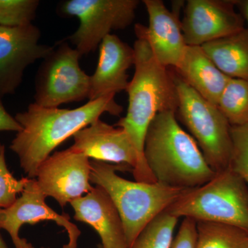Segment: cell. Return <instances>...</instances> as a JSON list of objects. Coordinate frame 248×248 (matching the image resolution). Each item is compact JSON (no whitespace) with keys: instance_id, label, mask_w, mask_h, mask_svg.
Wrapping results in <instances>:
<instances>
[{"instance_id":"cell-26","label":"cell","mask_w":248,"mask_h":248,"mask_svg":"<svg viewBox=\"0 0 248 248\" xmlns=\"http://www.w3.org/2000/svg\"><path fill=\"white\" fill-rule=\"evenodd\" d=\"M22 130V125L5 109L1 102V96L0 95V132L13 131L19 133Z\"/></svg>"},{"instance_id":"cell-27","label":"cell","mask_w":248,"mask_h":248,"mask_svg":"<svg viewBox=\"0 0 248 248\" xmlns=\"http://www.w3.org/2000/svg\"><path fill=\"white\" fill-rule=\"evenodd\" d=\"M233 1L236 9L239 10V14L248 24V0H233Z\"/></svg>"},{"instance_id":"cell-13","label":"cell","mask_w":248,"mask_h":248,"mask_svg":"<svg viewBox=\"0 0 248 248\" xmlns=\"http://www.w3.org/2000/svg\"><path fill=\"white\" fill-rule=\"evenodd\" d=\"M148 15V27L138 24V38L144 39L155 59L166 68L177 66L187 45L184 40L179 8L170 11L161 0H143Z\"/></svg>"},{"instance_id":"cell-2","label":"cell","mask_w":248,"mask_h":248,"mask_svg":"<svg viewBox=\"0 0 248 248\" xmlns=\"http://www.w3.org/2000/svg\"><path fill=\"white\" fill-rule=\"evenodd\" d=\"M133 48L135 73L125 91L128 110L115 125L126 132L138 153V166L133 172L135 181L154 184L156 180L144 158L147 132L158 114L168 111L177 113L179 100L172 71L156 61L148 42L138 38Z\"/></svg>"},{"instance_id":"cell-19","label":"cell","mask_w":248,"mask_h":248,"mask_svg":"<svg viewBox=\"0 0 248 248\" xmlns=\"http://www.w3.org/2000/svg\"><path fill=\"white\" fill-rule=\"evenodd\" d=\"M196 248H248V231L224 223L197 222Z\"/></svg>"},{"instance_id":"cell-11","label":"cell","mask_w":248,"mask_h":248,"mask_svg":"<svg viewBox=\"0 0 248 248\" xmlns=\"http://www.w3.org/2000/svg\"><path fill=\"white\" fill-rule=\"evenodd\" d=\"M40 29L33 24L20 27L0 26V95L14 94L24 71L45 59L53 46L41 45Z\"/></svg>"},{"instance_id":"cell-29","label":"cell","mask_w":248,"mask_h":248,"mask_svg":"<svg viewBox=\"0 0 248 248\" xmlns=\"http://www.w3.org/2000/svg\"><path fill=\"white\" fill-rule=\"evenodd\" d=\"M97 248H103L102 246V245L99 244V246H98Z\"/></svg>"},{"instance_id":"cell-18","label":"cell","mask_w":248,"mask_h":248,"mask_svg":"<svg viewBox=\"0 0 248 248\" xmlns=\"http://www.w3.org/2000/svg\"><path fill=\"white\" fill-rule=\"evenodd\" d=\"M202 47L222 73L248 80V28Z\"/></svg>"},{"instance_id":"cell-17","label":"cell","mask_w":248,"mask_h":248,"mask_svg":"<svg viewBox=\"0 0 248 248\" xmlns=\"http://www.w3.org/2000/svg\"><path fill=\"white\" fill-rule=\"evenodd\" d=\"M174 71L202 97L217 107L231 79L217 68L202 46H187Z\"/></svg>"},{"instance_id":"cell-25","label":"cell","mask_w":248,"mask_h":248,"mask_svg":"<svg viewBox=\"0 0 248 248\" xmlns=\"http://www.w3.org/2000/svg\"><path fill=\"white\" fill-rule=\"evenodd\" d=\"M197 238V221L184 218L170 248H196Z\"/></svg>"},{"instance_id":"cell-15","label":"cell","mask_w":248,"mask_h":248,"mask_svg":"<svg viewBox=\"0 0 248 248\" xmlns=\"http://www.w3.org/2000/svg\"><path fill=\"white\" fill-rule=\"evenodd\" d=\"M99 47L97 68L90 76L89 101L126 91L130 82L127 71L135 65L133 47L117 35H107Z\"/></svg>"},{"instance_id":"cell-20","label":"cell","mask_w":248,"mask_h":248,"mask_svg":"<svg viewBox=\"0 0 248 248\" xmlns=\"http://www.w3.org/2000/svg\"><path fill=\"white\" fill-rule=\"evenodd\" d=\"M218 107L232 126L248 124V80L231 78L222 93Z\"/></svg>"},{"instance_id":"cell-22","label":"cell","mask_w":248,"mask_h":248,"mask_svg":"<svg viewBox=\"0 0 248 248\" xmlns=\"http://www.w3.org/2000/svg\"><path fill=\"white\" fill-rule=\"evenodd\" d=\"M39 4L37 0H0V26L14 28L32 24Z\"/></svg>"},{"instance_id":"cell-23","label":"cell","mask_w":248,"mask_h":248,"mask_svg":"<svg viewBox=\"0 0 248 248\" xmlns=\"http://www.w3.org/2000/svg\"><path fill=\"white\" fill-rule=\"evenodd\" d=\"M30 179H17L8 169L6 160V147L0 144V209L9 208L22 193Z\"/></svg>"},{"instance_id":"cell-7","label":"cell","mask_w":248,"mask_h":248,"mask_svg":"<svg viewBox=\"0 0 248 248\" xmlns=\"http://www.w3.org/2000/svg\"><path fill=\"white\" fill-rule=\"evenodd\" d=\"M81 57L67 42L53 46L37 71L34 103L42 107L58 108L89 97L90 76L80 68Z\"/></svg>"},{"instance_id":"cell-28","label":"cell","mask_w":248,"mask_h":248,"mask_svg":"<svg viewBox=\"0 0 248 248\" xmlns=\"http://www.w3.org/2000/svg\"><path fill=\"white\" fill-rule=\"evenodd\" d=\"M0 248H9L6 243L4 242L1 235H0Z\"/></svg>"},{"instance_id":"cell-3","label":"cell","mask_w":248,"mask_h":248,"mask_svg":"<svg viewBox=\"0 0 248 248\" xmlns=\"http://www.w3.org/2000/svg\"><path fill=\"white\" fill-rule=\"evenodd\" d=\"M144 158L156 182L174 188L200 187L217 173L195 140L178 124L172 111L158 114L151 122L145 140Z\"/></svg>"},{"instance_id":"cell-6","label":"cell","mask_w":248,"mask_h":248,"mask_svg":"<svg viewBox=\"0 0 248 248\" xmlns=\"http://www.w3.org/2000/svg\"><path fill=\"white\" fill-rule=\"evenodd\" d=\"M179 118L215 172L229 169L232 152V125L216 105L209 102L172 71Z\"/></svg>"},{"instance_id":"cell-4","label":"cell","mask_w":248,"mask_h":248,"mask_svg":"<svg viewBox=\"0 0 248 248\" xmlns=\"http://www.w3.org/2000/svg\"><path fill=\"white\" fill-rule=\"evenodd\" d=\"M91 164L90 182L102 187L115 203L123 222L128 248L148 223L169 208L185 190L157 182L148 184L124 179L116 171L132 170L127 165L97 160Z\"/></svg>"},{"instance_id":"cell-21","label":"cell","mask_w":248,"mask_h":248,"mask_svg":"<svg viewBox=\"0 0 248 248\" xmlns=\"http://www.w3.org/2000/svg\"><path fill=\"white\" fill-rule=\"evenodd\" d=\"M178 220L165 210L142 230L130 248H170Z\"/></svg>"},{"instance_id":"cell-10","label":"cell","mask_w":248,"mask_h":248,"mask_svg":"<svg viewBox=\"0 0 248 248\" xmlns=\"http://www.w3.org/2000/svg\"><path fill=\"white\" fill-rule=\"evenodd\" d=\"M46 198L35 179H30L22 195L9 208L0 209V229L9 233L15 248H35L27 239L20 237V228L27 223L34 225L42 221H52L67 232L68 242L63 248H78L81 231L70 221L68 214L60 215L49 207Z\"/></svg>"},{"instance_id":"cell-9","label":"cell","mask_w":248,"mask_h":248,"mask_svg":"<svg viewBox=\"0 0 248 248\" xmlns=\"http://www.w3.org/2000/svg\"><path fill=\"white\" fill-rule=\"evenodd\" d=\"M91 172L89 158L69 148L44 161L37 169L35 180L46 197H52L63 208L93 190Z\"/></svg>"},{"instance_id":"cell-16","label":"cell","mask_w":248,"mask_h":248,"mask_svg":"<svg viewBox=\"0 0 248 248\" xmlns=\"http://www.w3.org/2000/svg\"><path fill=\"white\" fill-rule=\"evenodd\" d=\"M76 221L94 228L103 248H128L123 222L110 196L99 186L85 196L72 201Z\"/></svg>"},{"instance_id":"cell-24","label":"cell","mask_w":248,"mask_h":248,"mask_svg":"<svg viewBox=\"0 0 248 248\" xmlns=\"http://www.w3.org/2000/svg\"><path fill=\"white\" fill-rule=\"evenodd\" d=\"M232 152L230 169L239 174L248 186V124L231 128Z\"/></svg>"},{"instance_id":"cell-5","label":"cell","mask_w":248,"mask_h":248,"mask_svg":"<svg viewBox=\"0 0 248 248\" xmlns=\"http://www.w3.org/2000/svg\"><path fill=\"white\" fill-rule=\"evenodd\" d=\"M166 211L179 218L224 223L248 231V186L229 168L206 184L184 190Z\"/></svg>"},{"instance_id":"cell-14","label":"cell","mask_w":248,"mask_h":248,"mask_svg":"<svg viewBox=\"0 0 248 248\" xmlns=\"http://www.w3.org/2000/svg\"><path fill=\"white\" fill-rule=\"evenodd\" d=\"M73 151L93 160L127 165L135 170L138 155L128 134L120 127L98 120L73 135Z\"/></svg>"},{"instance_id":"cell-1","label":"cell","mask_w":248,"mask_h":248,"mask_svg":"<svg viewBox=\"0 0 248 248\" xmlns=\"http://www.w3.org/2000/svg\"><path fill=\"white\" fill-rule=\"evenodd\" d=\"M115 94L89 101L75 109L45 108L32 103L15 119L22 127L10 145L19 158V164L29 179H35L41 164L63 142L81 129L99 120L108 112L119 116L123 107L115 100Z\"/></svg>"},{"instance_id":"cell-8","label":"cell","mask_w":248,"mask_h":248,"mask_svg":"<svg viewBox=\"0 0 248 248\" xmlns=\"http://www.w3.org/2000/svg\"><path fill=\"white\" fill-rule=\"evenodd\" d=\"M138 0H68L60 12L79 19L78 30L68 37L81 56L95 51L112 31L123 30L133 22Z\"/></svg>"},{"instance_id":"cell-12","label":"cell","mask_w":248,"mask_h":248,"mask_svg":"<svg viewBox=\"0 0 248 248\" xmlns=\"http://www.w3.org/2000/svg\"><path fill=\"white\" fill-rule=\"evenodd\" d=\"M233 0H188L182 21L187 46H202L245 28Z\"/></svg>"}]
</instances>
